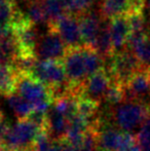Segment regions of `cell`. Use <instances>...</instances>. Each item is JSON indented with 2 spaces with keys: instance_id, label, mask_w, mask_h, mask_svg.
<instances>
[{
  "instance_id": "cell-1",
  "label": "cell",
  "mask_w": 150,
  "mask_h": 151,
  "mask_svg": "<svg viewBox=\"0 0 150 151\" xmlns=\"http://www.w3.org/2000/svg\"><path fill=\"white\" fill-rule=\"evenodd\" d=\"M111 121L123 132L132 133L150 117V104L144 101L126 100L111 107Z\"/></svg>"
},
{
  "instance_id": "cell-2",
  "label": "cell",
  "mask_w": 150,
  "mask_h": 151,
  "mask_svg": "<svg viewBox=\"0 0 150 151\" xmlns=\"http://www.w3.org/2000/svg\"><path fill=\"white\" fill-rule=\"evenodd\" d=\"M14 91L32 104L33 112L46 114L54 102L50 88L30 73L19 72Z\"/></svg>"
},
{
  "instance_id": "cell-3",
  "label": "cell",
  "mask_w": 150,
  "mask_h": 151,
  "mask_svg": "<svg viewBox=\"0 0 150 151\" xmlns=\"http://www.w3.org/2000/svg\"><path fill=\"white\" fill-rule=\"evenodd\" d=\"M41 127L30 118L18 119L12 127H8L4 136V144L14 151L29 149L33 145Z\"/></svg>"
},
{
  "instance_id": "cell-4",
  "label": "cell",
  "mask_w": 150,
  "mask_h": 151,
  "mask_svg": "<svg viewBox=\"0 0 150 151\" xmlns=\"http://www.w3.org/2000/svg\"><path fill=\"white\" fill-rule=\"evenodd\" d=\"M62 62L66 72L67 80L70 84L71 93L72 95L79 97L82 84L88 78L82 54V46L68 48Z\"/></svg>"
},
{
  "instance_id": "cell-5",
  "label": "cell",
  "mask_w": 150,
  "mask_h": 151,
  "mask_svg": "<svg viewBox=\"0 0 150 151\" xmlns=\"http://www.w3.org/2000/svg\"><path fill=\"white\" fill-rule=\"evenodd\" d=\"M67 50L68 47L61 36L50 26L48 31L40 37L35 50V57L37 60L62 61Z\"/></svg>"
},
{
  "instance_id": "cell-6",
  "label": "cell",
  "mask_w": 150,
  "mask_h": 151,
  "mask_svg": "<svg viewBox=\"0 0 150 151\" xmlns=\"http://www.w3.org/2000/svg\"><path fill=\"white\" fill-rule=\"evenodd\" d=\"M52 27L58 32L68 48L84 46L82 41L79 18L77 16L69 14H65L61 19H59Z\"/></svg>"
},
{
  "instance_id": "cell-7",
  "label": "cell",
  "mask_w": 150,
  "mask_h": 151,
  "mask_svg": "<svg viewBox=\"0 0 150 151\" xmlns=\"http://www.w3.org/2000/svg\"><path fill=\"white\" fill-rule=\"evenodd\" d=\"M112 82V78L109 73L103 68L97 73L86 78L81 86L79 97L90 99L100 104L104 101L105 95Z\"/></svg>"
},
{
  "instance_id": "cell-8",
  "label": "cell",
  "mask_w": 150,
  "mask_h": 151,
  "mask_svg": "<svg viewBox=\"0 0 150 151\" xmlns=\"http://www.w3.org/2000/svg\"><path fill=\"white\" fill-rule=\"evenodd\" d=\"M126 100H150V68H141L123 86ZM124 100V101H126Z\"/></svg>"
},
{
  "instance_id": "cell-9",
  "label": "cell",
  "mask_w": 150,
  "mask_h": 151,
  "mask_svg": "<svg viewBox=\"0 0 150 151\" xmlns=\"http://www.w3.org/2000/svg\"><path fill=\"white\" fill-rule=\"evenodd\" d=\"M81 29V36L83 45L86 47H90L95 50L97 38L100 31V25L102 18L95 10L88 9L83 14L78 17Z\"/></svg>"
},
{
  "instance_id": "cell-10",
  "label": "cell",
  "mask_w": 150,
  "mask_h": 151,
  "mask_svg": "<svg viewBox=\"0 0 150 151\" xmlns=\"http://www.w3.org/2000/svg\"><path fill=\"white\" fill-rule=\"evenodd\" d=\"M69 120L64 114L56 109L54 106H50L46 113L45 129L52 141H62L66 140L68 132Z\"/></svg>"
},
{
  "instance_id": "cell-11",
  "label": "cell",
  "mask_w": 150,
  "mask_h": 151,
  "mask_svg": "<svg viewBox=\"0 0 150 151\" xmlns=\"http://www.w3.org/2000/svg\"><path fill=\"white\" fill-rule=\"evenodd\" d=\"M131 33L130 24L126 16L116 17L110 20V34L114 52L126 48L128 35Z\"/></svg>"
},
{
  "instance_id": "cell-12",
  "label": "cell",
  "mask_w": 150,
  "mask_h": 151,
  "mask_svg": "<svg viewBox=\"0 0 150 151\" xmlns=\"http://www.w3.org/2000/svg\"><path fill=\"white\" fill-rule=\"evenodd\" d=\"M95 50L99 52L104 59L110 57L114 52L112 39L110 34V19L103 17L100 25V31L97 38Z\"/></svg>"
},
{
  "instance_id": "cell-13",
  "label": "cell",
  "mask_w": 150,
  "mask_h": 151,
  "mask_svg": "<svg viewBox=\"0 0 150 151\" xmlns=\"http://www.w3.org/2000/svg\"><path fill=\"white\" fill-rule=\"evenodd\" d=\"M7 98V103L9 105L10 109L12 110L14 114L18 119H26L31 116L33 113V106L30 102L27 101L25 98H23L18 93H11Z\"/></svg>"
},
{
  "instance_id": "cell-14",
  "label": "cell",
  "mask_w": 150,
  "mask_h": 151,
  "mask_svg": "<svg viewBox=\"0 0 150 151\" xmlns=\"http://www.w3.org/2000/svg\"><path fill=\"white\" fill-rule=\"evenodd\" d=\"M102 16L113 19L120 16H128L131 12V0H104L101 8Z\"/></svg>"
},
{
  "instance_id": "cell-15",
  "label": "cell",
  "mask_w": 150,
  "mask_h": 151,
  "mask_svg": "<svg viewBox=\"0 0 150 151\" xmlns=\"http://www.w3.org/2000/svg\"><path fill=\"white\" fill-rule=\"evenodd\" d=\"M18 73L14 65H0V93L8 96L14 93Z\"/></svg>"
},
{
  "instance_id": "cell-16",
  "label": "cell",
  "mask_w": 150,
  "mask_h": 151,
  "mask_svg": "<svg viewBox=\"0 0 150 151\" xmlns=\"http://www.w3.org/2000/svg\"><path fill=\"white\" fill-rule=\"evenodd\" d=\"M82 54L88 77L104 68V58L94 48L82 46Z\"/></svg>"
},
{
  "instance_id": "cell-17",
  "label": "cell",
  "mask_w": 150,
  "mask_h": 151,
  "mask_svg": "<svg viewBox=\"0 0 150 151\" xmlns=\"http://www.w3.org/2000/svg\"><path fill=\"white\" fill-rule=\"evenodd\" d=\"M41 2L50 26H52L59 19L67 14L64 0H41Z\"/></svg>"
},
{
  "instance_id": "cell-18",
  "label": "cell",
  "mask_w": 150,
  "mask_h": 151,
  "mask_svg": "<svg viewBox=\"0 0 150 151\" xmlns=\"http://www.w3.org/2000/svg\"><path fill=\"white\" fill-rule=\"evenodd\" d=\"M124 100H126V96H124L123 84L112 80L103 102L108 104L110 107H113V106H116L121 102H123Z\"/></svg>"
},
{
  "instance_id": "cell-19",
  "label": "cell",
  "mask_w": 150,
  "mask_h": 151,
  "mask_svg": "<svg viewBox=\"0 0 150 151\" xmlns=\"http://www.w3.org/2000/svg\"><path fill=\"white\" fill-rule=\"evenodd\" d=\"M52 145L54 141L48 135L47 131L45 129H41L30 149L31 151H50Z\"/></svg>"
},
{
  "instance_id": "cell-20",
  "label": "cell",
  "mask_w": 150,
  "mask_h": 151,
  "mask_svg": "<svg viewBox=\"0 0 150 151\" xmlns=\"http://www.w3.org/2000/svg\"><path fill=\"white\" fill-rule=\"evenodd\" d=\"M14 12V4L12 0L0 1V26L9 27Z\"/></svg>"
},
{
  "instance_id": "cell-21",
  "label": "cell",
  "mask_w": 150,
  "mask_h": 151,
  "mask_svg": "<svg viewBox=\"0 0 150 151\" xmlns=\"http://www.w3.org/2000/svg\"><path fill=\"white\" fill-rule=\"evenodd\" d=\"M136 138L141 151H150V117L140 127Z\"/></svg>"
},
{
  "instance_id": "cell-22",
  "label": "cell",
  "mask_w": 150,
  "mask_h": 151,
  "mask_svg": "<svg viewBox=\"0 0 150 151\" xmlns=\"http://www.w3.org/2000/svg\"><path fill=\"white\" fill-rule=\"evenodd\" d=\"M130 24L131 31H147L149 30L146 25V20L142 12H132L126 16Z\"/></svg>"
},
{
  "instance_id": "cell-23",
  "label": "cell",
  "mask_w": 150,
  "mask_h": 151,
  "mask_svg": "<svg viewBox=\"0 0 150 151\" xmlns=\"http://www.w3.org/2000/svg\"><path fill=\"white\" fill-rule=\"evenodd\" d=\"M71 148L72 145L67 140H62V141H54V145L50 151H71Z\"/></svg>"
},
{
  "instance_id": "cell-24",
  "label": "cell",
  "mask_w": 150,
  "mask_h": 151,
  "mask_svg": "<svg viewBox=\"0 0 150 151\" xmlns=\"http://www.w3.org/2000/svg\"><path fill=\"white\" fill-rule=\"evenodd\" d=\"M118 151H141V148L139 146L138 142H134L132 144H128V145L124 146V147L120 148Z\"/></svg>"
},
{
  "instance_id": "cell-25",
  "label": "cell",
  "mask_w": 150,
  "mask_h": 151,
  "mask_svg": "<svg viewBox=\"0 0 150 151\" xmlns=\"http://www.w3.org/2000/svg\"><path fill=\"white\" fill-rule=\"evenodd\" d=\"M147 1H148V2H149V4H150V0H147Z\"/></svg>"
},
{
  "instance_id": "cell-26",
  "label": "cell",
  "mask_w": 150,
  "mask_h": 151,
  "mask_svg": "<svg viewBox=\"0 0 150 151\" xmlns=\"http://www.w3.org/2000/svg\"><path fill=\"white\" fill-rule=\"evenodd\" d=\"M0 1H2V0H0Z\"/></svg>"
}]
</instances>
